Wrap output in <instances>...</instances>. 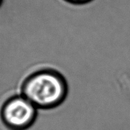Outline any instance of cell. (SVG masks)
<instances>
[{"mask_svg":"<svg viewBox=\"0 0 130 130\" xmlns=\"http://www.w3.org/2000/svg\"><path fill=\"white\" fill-rule=\"evenodd\" d=\"M23 96L37 108L51 109L57 107L66 99L68 86L62 74L52 69L34 72L25 80Z\"/></svg>","mask_w":130,"mask_h":130,"instance_id":"6da1fadb","label":"cell"},{"mask_svg":"<svg viewBox=\"0 0 130 130\" xmlns=\"http://www.w3.org/2000/svg\"><path fill=\"white\" fill-rule=\"evenodd\" d=\"M37 108L25 96L12 98L4 106L2 116L4 123L13 130H25L37 118Z\"/></svg>","mask_w":130,"mask_h":130,"instance_id":"7a4b0ae2","label":"cell"},{"mask_svg":"<svg viewBox=\"0 0 130 130\" xmlns=\"http://www.w3.org/2000/svg\"><path fill=\"white\" fill-rule=\"evenodd\" d=\"M65 2L73 4H84L88 2H90L92 0H64Z\"/></svg>","mask_w":130,"mask_h":130,"instance_id":"3957f363","label":"cell"},{"mask_svg":"<svg viewBox=\"0 0 130 130\" xmlns=\"http://www.w3.org/2000/svg\"><path fill=\"white\" fill-rule=\"evenodd\" d=\"M2 2H3V0H0V6L2 5Z\"/></svg>","mask_w":130,"mask_h":130,"instance_id":"277c9868","label":"cell"}]
</instances>
